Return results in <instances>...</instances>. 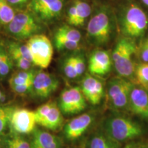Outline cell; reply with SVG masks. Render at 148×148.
Segmentation results:
<instances>
[{"label":"cell","mask_w":148,"mask_h":148,"mask_svg":"<svg viewBox=\"0 0 148 148\" xmlns=\"http://www.w3.org/2000/svg\"><path fill=\"white\" fill-rule=\"evenodd\" d=\"M1 140L3 148H31V144L23 136L9 133Z\"/></svg>","instance_id":"ffe728a7"},{"label":"cell","mask_w":148,"mask_h":148,"mask_svg":"<svg viewBox=\"0 0 148 148\" xmlns=\"http://www.w3.org/2000/svg\"><path fill=\"white\" fill-rule=\"evenodd\" d=\"M28 47L33 63L41 69H47L50 65L53 54L51 40L43 34L34 35L27 39Z\"/></svg>","instance_id":"277c9868"},{"label":"cell","mask_w":148,"mask_h":148,"mask_svg":"<svg viewBox=\"0 0 148 148\" xmlns=\"http://www.w3.org/2000/svg\"><path fill=\"white\" fill-rule=\"evenodd\" d=\"M123 148H140V146H138L136 143H127Z\"/></svg>","instance_id":"d590c367"},{"label":"cell","mask_w":148,"mask_h":148,"mask_svg":"<svg viewBox=\"0 0 148 148\" xmlns=\"http://www.w3.org/2000/svg\"><path fill=\"white\" fill-rule=\"evenodd\" d=\"M103 131L119 143L136 139L141 136L143 129L138 123L122 115L109 116L103 123Z\"/></svg>","instance_id":"6da1fadb"},{"label":"cell","mask_w":148,"mask_h":148,"mask_svg":"<svg viewBox=\"0 0 148 148\" xmlns=\"http://www.w3.org/2000/svg\"><path fill=\"white\" fill-rule=\"evenodd\" d=\"M111 23L108 14L99 11L94 14L88 21L87 36L92 43L103 45L108 41L111 33Z\"/></svg>","instance_id":"52a82bcc"},{"label":"cell","mask_w":148,"mask_h":148,"mask_svg":"<svg viewBox=\"0 0 148 148\" xmlns=\"http://www.w3.org/2000/svg\"><path fill=\"white\" fill-rule=\"evenodd\" d=\"M5 100V96L3 92L1 91V90L0 89V105L3 104V101Z\"/></svg>","instance_id":"8d00e7d4"},{"label":"cell","mask_w":148,"mask_h":148,"mask_svg":"<svg viewBox=\"0 0 148 148\" xmlns=\"http://www.w3.org/2000/svg\"><path fill=\"white\" fill-rule=\"evenodd\" d=\"M147 24V17L142 9L134 4L130 5L122 22L123 33L130 38H137L145 32Z\"/></svg>","instance_id":"ba28073f"},{"label":"cell","mask_w":148,"mask_h":148,"mask_svg":"<svg viewBox=\"0 0 148 148\" xmlns=\"http://www.w3.org/2000/svg\"><path fill=\"white\" fill-rule=\"evenodd\" d=\"M136 51L134 42L128 38L120 39L112 53V64L119 76L130 78L134 76L135 65L133 55Z\"/></svg>","instance_id":"7a4b0ae2"},{"label":"cell","mask_w":148,"mask_h":148,"mask_svg":"<svg viewBox=\"0 0 148 148\" xmlns=\"http://www.w3.org/2000/svg\"><path fill=\"white\" fill-rule=\"evenodd\" d=\"M14 106L0 105V138L5 135L6 130L9 128V121Z\"/></svg>","instance_id":"d4e9b609"},{"label":"cell","mask_w":148,"mask_h":148,"mask_svg":"<svg viewBox=\"0 0 148 148\" xmlns=\"http://www.w3.org/2000/svg\"><path fill=\"white\" fill-rule=\"evenodd\" d=\"M143 2L145 3V4L147 5V6H148V0H141Z\"/></svg>","instance_id":"74e56055"},{"label":"cell","mask_w":148,"mask_h":148,"mask_svg":"<svg viewBox=\"0 0 148 148\" xmlns=\"http://www.w3.org/2000/svg\"><path fill=\"white\" fill-rule=\"evenodd\" d=\"M36 124L51 131L64 127L63 114L56 101L49 100L40 105L34 111Z\"/></svg>","instance_id":"8992f818"},{"label":"cell","mask_w":148,"mask_h":148,"mask_svg":"<svg viewBox=\"0 0 148 148\" xmlns=\"http://www.w3.org/2000/svg\"><path fill=\"white\" fill-rule=\"evenodd\" d=\"M135 82L140 88L148 92V62H140L135 68Z\"/></svg>","instance_id":"cb8c5ba5"},{"label":"cell","mask_w":148,"mask_h":148,"mask_svg":"<svg viewBox=\"0 0 148 148\" xmlns=\"http://www.w3.org/2000/svg\"><path fill=\"white\" fill-rule=\"evenodd\" d=\"M95 116L90 112L79 114L64 125L63 134L69 140H75L82 136L89 129Z\"/></svg>","instance_id":"4fadbf2b"},{"label":"cell","mask_w":148,"mask_h":148,"mask_svg":"<svg viewBox=\"0 0 148 148\" xmlns=\"http://www.w3.org/2000/svg\"><path fill=\"white\" fill-rule=\"evenodd\" d=\"M63 72L65 76L69 79H75L77 77L72 56L64 60L63 64Z\"/></svg>","instance_id":"f1b7e54d"},{"label":"cell","mask_w":148,"mask_h":148,"mask_svg":"<svg viewBox=\"0 0 148 148\" xmlns=\"http://www.w3.org/2000/svg\"><path fill=\"white\" fill-rule=\"evenodd\" d=\"M134 87L132 82L123 77H115L109 81L106 90L108 105L114 110L128 108L130 95Z\"/></svg>","instance_id":"5b68a950"},{"label":"cell","mask_w":148,"mask_h":148,"mask_svg":"<svg viewBox=\"0 0 148 148\" xmlns=\"http://www.w3.org/2000/svg\"><path fill=\"white\" fill-rule=\"evenodd\" d=\"M86 101L93 106L100 104L104 96L103 83L91 74H86L83 77L80 86Z\"/></svg>","instance_id":"5bb4252c"},{"label":"cell","mask_w":148,"mask_h":148,"mask_svg":"<svg viewBox=\"0 0 148 148\" xmlns=\"http://www.w3.org/2000/svg\"><path fill=\"white\" fill-rule=\"evenodd\" d=\"M42 29L40 22L29 11L16 13L6 25L8 34L17 40L29 39L34 35L40 34Z\"/></svg>","instance_id":"3957f363"},{"label":"cell","mask_w":148,"mask_h":148,"mask_svg":"<svg viewBox=\"0 0 148 148\" xmlns=\"http://www.w3.org/2000/svg\"><path fill=\"white\" fill-rule=\"evenodd\" d=\"M73 5L76 8L77 26L84 25L85 21L90 16L91 8L89 4L82 0H75Z\"/></svg>","instance_id":"484cf974"},{"label":"cell","mask_w":148,"mask_h":148,"mask_svg":"<svg viewBox=\"0 0 148 148\" xmlns=\"http://www.w3.org/2000/svg\"><path fill=\"white\" fill-rule=\"evenodd\" d=\"M29 12L40 23H49L60 16L63 8L62 0H31Z\"/></svg>","instance_id":"8fae6325"},{"label":"cell","mask_w":148,"mask_h":148,"mask_svg":"<svg viewBox=\"0 0 148 148\" xmlns=\"http://www.w3.org/2000/svg\"><path fill=\"white\" fill-rule=\"evenodd\" d=\"M87 148H121V143L110 137L103 131H99L90 137Z\"/></svg>","instance_id":"ac0fdd59"},{"label":"cell","mask_w":148,"mask_h":148,"mask_svg":"<svg viewBox=\"0 0 148 148\" xmlns=\"http://www.w3.org/2000/svg\"><path fill=\"white\" fill-rule=\"evenodd\" d=\"M140 58L143 62H148V37L144 40L140 47Z\"/></svg>","instance_id":"836d02e7"},{"label":"cell","mask_w":148,"mask_h":148,"mask_svg":"<svg viewBox=\"0 0 148 148\" xmlns=\"http://www.w3.org/2000/svg\"><path fill=\"white\" fill-rule=\"evenodd\" d=\"M34 111L15 106L9 121L10 132L18 135L32 134L36 128Z\"/></svg>","instance_id":"30bf717a"},{"label":"cell","mask_w":148,"mask_h":148,"mask_svg":"<svg viewBox=\"0 0 148 148\" xmlns=\"http://www.w3.org/2000/svg\"><path fill=\"white\" fill-rule=\"evenodd\" d=\"M14 9L6 0H0V23L7 25L15 16Z\"/></svg>","instance_id":"4316f807"},{"label":"cell","mask_w":148,"mask_h":148,"mask_svg":"<svg viewBox=\"0 0 148 148\" xmlns=\"http://www.w3.org/2000/svg\"><path fill=\"white\" fill-rule=\"evenodd\" d=\"M112 58L106 51L96 50L89 57L88 68L92 75H105L110 71Z\"/></svg>","instance_id":"2e32d148"},{"label":"cell","mask_w":148,"mask_h":148,"mask_svg":"<svg viewBox=\"0 0 148 148\" xmlns=\"http://www.w3.org/2000/svg\"><path fill=\"white\" fill-rule=\"evenodd\" d=\"M140 148H148V146H144V147H142Z\"/></svg>","instance_id":"f35d334b"},{"label":"cell","mask_w":148,"mask_h":148,"mask_svg":"<svg viewBox=\"0 0 148 148\" xmlns=\"http://www.w3.org/2000/svg\"><path fill=\"white\" fill-rule=\"evenodd\" d=\"M128 109L133 114L148 121V92L134 86L130 95Z\"/></svg>","instance_id":"9a60e30c"},{"label":"cell","mask_w":148,"mask_h":148,"mask_svg":"<svg viewBox=\"0 0 148 148\" xmlns=\"http://www.w3.org/2000/svg\"><path fill=\"white\" fill-rule=\"evenodd\" d=\"M5 49H7L13 62L21 58L32 61V57H31L30 53L26 44H22L21 42L15 41H8L7 42Z\"/></svg>","instance_id":"d6986e66"},{"label":"cell","mask_w":148,"mask_h":148,"mask_svg":"<svg viewBox=\"0 0 148 148\" xmlns=\"http://www.w3.org/2000/svg\"><path fill=\"white\" fill-rule=\"evenodd\" d=\"M67 21L69 25L73 26H77V16L76 8L73 4L71 5L68 10Z\"/></svg>","instance_id":"d6a6232c"},{"label":"cell","mask_w":148,"mask_h":148,"mask_svg":"<svg viewBox=\"0 0 148 148\" xmlns=\"http://www.w3.org/2000/svg\"><path fill=\"white\" fill-rule=\"evenodd\" d=\"M14 64H15L16 67L21 71H29L33 69V66H34L32 61H30L27 59L21 58L14 61Z\"/></svg>","instance_id":"1f68e13d"},{"label":"cell","mask_w":148,"mask_h":148,"mask_svg":"<svg viewBox=\"0 0 148 148\" xmlns=\"http://www.w3.org/2000/svg\"><path fill=\"white\" fill-rule=\"evenodd\" d=\"M55 47L58 51L62 50H75L79 47V42L71 41V40L54 38Z\"/></svg>","instance_id":"83f0119b"},{"label":"cell","mask_w":148,"mask_h":148,"mask_svg":"<svg viewBox=\"0 0 148 148\" xmlns=\"http://www.w3.org/2000/svg\"><path fill=\"white\" fill-rule=\"evenodd\" d=\"M58 106L63 114L80 113L86 109L87 103L79 86H71L61 92Z\"/></svg>","instance_id":"9c48e42d"},{"label":"cell","mask_w":148,"mask_h":148,"mask_svg":"<svg viewBox=\"0 0 148 148\" xmlns=\"http://www.w3.org/2000/svg\"><path fill=\"white\" fill-rule=\"evenodd\" d=\"M74 66L76 71L77 77L82 76L86 71V63L84 58L82 55L72 56Z\"/></svg>","instance_id":"f546056e"},{"label":"cell","mask_w":148,"mask_h":148,"mask_svg":"<svg viewBox=\"0 0 148 148\" xmlns=\"http://www.w3.org/2000/svg\"><path fill=\"white\" fill-rule=\"evenodd\" d=\"M33 84L25 85H15L10 86L12 92L20 96H26L29 94H32Z\"/></svg>","instance_id":"4dcf8cb0"},{"label":"cell","mask_w":148,"mask_h":148,"mask_svg":"<svg viewBox=\"0 0 148 148\" xmlns=\"http://www.w3.org/2000/svg\"><path fill=\"white\" fill-rule=\"evenodd\" d=\"M13 66L14 62L7 49L0 45V79L5 78L10 73Z\"/></svg>","instance_id":"603a6c76"},{"label":"cell","mask_w":148,"mask_h":148,"mask_svg":"<svg viewBox=\"0 0 148 148\" xmlns=\"http://www.w3.org/2000/svg\"><path fill=\"white\" fill-rule=\"evenodd\" d=\"M32 134L31 148H63L62 138L48 131L36 127Z\"/></svg>","instance_id":"e0dca14e"},{"label":"cell","mask_w":148,"mask_h":148,"mask_svg":"<svg viewBox=\"0 0 148 148\" xmlns=\"http://www.w3.org/2000/svg\"><path fill=\"white\" fill-rule=\"evenodd\" d=\"M36 72L34 69L29 71H19L14 72L9 79L10 86L15 85H25L33 84Z\"/></svg>","instance_id":"44dd1931"},{"label":"cell","mask_w":148,"mask_h":148,"mask_svg":"<svg viewBox=\"0 0 148 148\" xmlns=\"http://www.w3.org/2000/svg\"><path fill=\"white\" fill-rule=\"evenodd\" d=\"M53 38L79 42L82 36L79 31L77 29L69 25H64L57 29Z\"/></svg>","instance_id":"7402d4cb"},{"label":"cell","mask_w":148,"mask_h":148,"mask_svg":"<svg viewBox=\"0 0 148 148\" xmlns=\"http://www.w3.org/2000/svg\"><path fill=\"white\" fill-rule=\"evenodd\" d=\"M59 82L52 74L38 71L36 72L33 81L32 94L40 99L49 97L58 89Z\"/></svg>","instance_id":"7c38bea8"},{"label":"cell","mask_w":148,"mask_h":148,"mask_svg":"<svg viewBox=\"0 0 148 148\" xmlns=\"http://www.w3.org/2000/svg\"><path fill=\"white\" fill-rule=\"evenodd\" d=\"M6 1L13 8L21 9L24 8L26 5H29L31 0H6Z\"/></svg>","instance_id":"e575fe53"}]
</instances>
